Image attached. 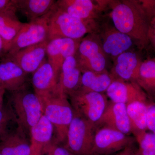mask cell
Wrapping results in <instances>:
<instances>
[{
    "instance_id": "cell-1",
    "label": "cell",
    "mask_w": 155,
    "mask_h": 155,
    "mask_svg": "<svg viewBox=\"0 0 155 155\" xmlns=\"http://www.w3.org/2000/svg\"><path fill=\"white\" fill-rule=\"evenodd\" d=\"M111 18L117 30L144 47L149 42L150 20L140 2L125 1L115 5Z\"/></svg>"
},
{
    "instance_id": "cell-2",
    "label": "cell",
    "mask_w": 155,
    "mask_h": 155,
    "mask_svg": "<svg viewBox=\"0 0 155 155\" xmlns=\"http://www.w3.org/2000/svg\"><path fill=\"white\" fill-rule=\"evenodd\" d=\"M42 106L43 115L55 128L56 143L67 140L69 125L74 117V111L67 96L59 90L38 95Z\"/></svg>"
},
{
    "instance_id": "cell-3",
    "label": "cell",
    "mask_w": 155,
    "mask_h": 155,
    "mask_svg": "<svg viewBox=\"0 0 155 155\" xmlns=\"http://www.w3.org/2000/svg\"><path fill=\"white\" fill-rule=\"evenodd\" d=\"M48 25V40L58 38L80 40L95 28L94 20H84L59 8L56 4L45 15Z\"/></svg>"
},
{
    "instance_id": "cell-4",
    "label": "cell",
    "mask_w": 155,
    "mask_h": 155,
    "mask_svg": "<svg viewBox=\"0 0 155 155\" xmlns=\"http://www.w3.org/2000/svg\"><path fill=\"white\" fill-rule=\"evenodd\" d=\"M8 104L18 126L28 133L43 115L39 97L35 92H31L25 88L12 92Z\"/></svg>"
},
{
    "instance_id": "cell-5",
    "label": "cell",
    "mask_w": 155,
    "mask_h": 155,
    "mask_svg": "<svg viewBox=\"0 0 155 155\" xmlns=\"http://www.w3.org/2000/svg\"><path fill=\"white\" fill-rule=\"evenodd\" d=\"M65 147L75 155H92L95 126L74 112Z\"/></svg>"
},
{
    "instance_id": "cell-6",
    "label": "cell",
    "mask_w": 155,
    "mask_h": 155,
    "mask_svg": "<svg viewBox=\"0 0 155 155\" xmlns=\"http://www.w3.org/2000/svg\"><path fill=\"white\" fill-rule=\"evenodd\" d=\"M69 96L74 112L95 126L107 105L105 96L81 87Z\"/></svg>"
},
{
    "instance_id": "cell-7",
    "label": "cell",
    "mask_w": 155,
    "mask_h": 155,
    "mask_svg": "<svg viewBox=\"0 0 155 155\" xmlns=\"http://www.w3.org/2000/svg\"><path fill=\"white\" fill-rule=\"evenodd\" d=\"M48 40V25L45 15L38 19L24 23L11 43L8 54L12 55L30 46Z\"/></svg>"
},
{
    "instance_id": "cell-8",
    "label": "cell",
    "mask_w": 155,
    "mask_h": 155,
    "mask_svg": "<svg viewBox=\"0 0 155 155\" xmlns=\"http://www.w3.org/2000/svg\"><path fill=\"white\" fill-rule=\"evenodd\" d=\"M134 139L129 135L106 127L95 130L92 155H107L119 152L130 146Z\"/></svg>"
},
{
    "instance_id": "cell-9",
    "label": "cell",
    "mask_w": 155,
    "mask_h": 155,
    "mask_svg": "<svg viewBox=\"0 0 155 155\" xmlns=\"http://www.w3.org/2000/svg\"><path fill=\"white\" fill-rule=\"evenodd\" d=\"M78 64L81 72L90 71L101 73L106 66L105 54L95 41L85 38L79 42L77 52Z\"/></svg>"
},
{
    "instance_id": "cell-10",
    "label": "cell",
    "mask_w": 155,
    "mask_h": 155,
    "mask_svg": "<svg viewBox=\"0 0 155 155\" xmlns=\"http://www.w3.org/2000/svg\"><path fill=\"white\" fill-rule=\"evenodd\" d=\"M79 42V40L69 38H58L49 41L47 47L48 61L52 66L58 78L64 61L67 58L75 55Z\"/></svg>"
},
{
    "instance_id": "cell-11",
    "label": "cell",
    "mask_w": 155,
    "mask_h": 155,
    "mask_svg": "<svg viewBox=\"0 0 155 155\" xmlns=\"http://www.w3.org/2000/svg\"><path fill=\"white\" fill-rule=\"evenodd\" d=\"M27 73L9 55L0 61V85L11 92L25 88Z\"/></svg>"
},
{
    "instance_id": "cell-12",
    "label": "cell",
    "mask_w": 155,
    "mask_h": 155,
    "mask_svg": "<svg viewBox=\"0 0 155 155\" xmlns=\"http://www.w3.org/2000/svg\"><path fill=\"white\" fill-rule=\"evenodd\" d=\"M97 125L111 128L129 135L131 131L126 105L112 101L108 103L104 114L95 127Z\"/></svg>"
},
{
    "instance_id": "cell-13",
    "label": "cell",
    "mask_w": 155,
    "mask_h": 155,
    "mask_svg": "<svg viewBox=\"0 0 155 155\" xmlns=\"http://www.w3.org/2000/svg\"><path fill=\"white\" fill-rule=\"evenodd\" d=\"M106 93L111 101L126 105L135 101H148L145 93L135 82L129 83L121 79L114 80L108 87Z\"/></svg>"
},
{
    "instance_id": "cell-14",
    "label": "cell",
    "mask_w": 155,
    "mask_h": 155,
    "mask_svg": "<svg viewBox=\"0 0 155 155\" xmlns=\"http://www.w3.org/2000/svg\"><path fill=\"white\" fill-rule=\"evenodd\" d=\"M48 42L47 40L9 55L27 74L33 73L45 60Z\"/></svg>"
},
{
    "instance_id": "cell-15",
    "label": "cell",
    "mask_w": 155,
    "mask_h": 155,
    "mask_svg": "<svg viewBox=\"0 0 155 155\" xmlns=\"http://www.w3.org/2000/svg\"><path fill=\"white\" fill-rule=\"evenodd\" d=\"M81 72L75 56L67 58L62 65L59 74L58 83L59 91L69 96L80 88Z\"/></svg>"
},
{
    "instance_id": "cell-16",
    "label": "cell",
    "mask_w": 155,
    "mask_h": 155,
    "mask_svg": "<svg viewBox=\"0 0 155 155\" xmlns=\"http://www.w3.org/2000/svg\"><path fill=\"white\" fill-rule=\"evenodd\" d=\"M58 77L48 61L44 62L33 73L32 84L38 95L46 94L58 90Z\"/></svg>"
},
{
    "instance_id": "cell-17",
    "label": "cell",
    "mask_w": 155,
    "mask_h": 155,
    "mask_svg": "<svg viewBox=\"0 0 155 155\" xmlns=\"http://www.w3.org/2000/svg\"><path fill=\"white\" fill-rule=\"evenodd\" d=\"M54 126L44 115L31 128L29 134L33 155H42L43 150L52 142Z\"/></svg>"
},
{
    "instance_id": "cell-18",
    "label": "cell",
    "mask_w": 155,
    "mask_h": 155,
    "mask_svg": "<svg viewBox=\"0 0 155 155\" xmlns=\"http://www.w3.org/2000/svg\"><path fill=\"white\" fill-rule=\"evenodd\" d=\"M21 127L17 128L0 142V153L2 155H33L30 141Z\"/></svg>"
},
{
    "instance_id": "cell-19",
    "label": "cell",
    "mask_w": 155,
    "mask_h": 155,
    "mask_svg": "<svg viewBox=\"0 0 155 155\" xmlns=\"http://www.w3.org/2000/svg\"><path fill=\"white\" fill-rule=\"evenodd\" d=\"M56 5L70 15L84 20H94L99 10V5L91 0H58Z\"/></svg>"
},
{
    "instance_id": "cell-20",
    "label": "cell",
    "mask_w": 155,
    "mask_h": 155,
    "mask_svg": "<svg viewBox=\"0 0 155 155\" xmlns=\"http://www.w3.org/2000/svg\"><path fill=\"white\" fill-rule=\"evenodd\" d=\"M142 62L135 53L125 52L117 57L115 72L120 79L132 80L136 82Z\"/></svg>"
},
{
    "instance_id": "cell-21",
    "label": "cell",
    "mask_w": 155,
    "mask_h": 155,
    "mask_svg": "<svg viewBox=\"0 0 155 155\" xmlns=\"http://www.w3.org/2000/svg\"><path fill=\"white\" fill-rule=\"evenodd\" d=\"M133 41L127 35L115 28L106 32L103 38L102 48L105 54L117 57L131 48Z\"/></svg>"
},
{
    "instance_id": "cell-22",
    "label": "cell",
    "mask_w": 155,
    "mask_h": 155,
    "mask_svg": "<svg viewBox=\"0 0 155 155\" xmlns=\"http://www.w3.org/2000/svg\"><path fill=\"white\" fill-rule=\"evenodd\" d=\"M17 10L21 11L29 22L48 14L55 5L54 0H15Z\"/></svg>"
},
{
    "instance_id": "cell-23",
    "label": "cell",
    "mask_w": 155,
    "mask_h": 155,
    "mask_svg": "<svg viewBox=\"0 0 155 155\" xmlns=\"http://www.w3.org/2000/svg\"><path fill=\"white\" fill-rule=\"evenodd\" d=\"M147 101H135L126 105L130 131L135 138L147 130Z\"/></svg>"
},
{
    "instance_id": "cell-24",
    "label": "cell",
    "mask_w": 155,
    "mask_h": 155,
    "mask_svg": "<svg viewBox=\"0 0 155 155\" xmlns=\"http://www.w3.org/2000/svg\"><path fill=\"white\" fill-rule=\"evenodd\" d=\"M16 12L11 11L0 13V36L8 45L10 49L11 43L24 23L19 21Z\"/></svg>"
},
{
    "instance_id": "cell-25",
    "label": "cell",
    "mask_w": 155,
    "mask_h": 155,
    "mask_svg": "<svg viewBox=\"0 0 155 155\" xmlns=\"http://www.w3.org/2000/svg\"><path fill=\"white\" fill-rule=\"evenodd\" d=\"M82 72L81 87L90 91L100 93L106 91L113 81L110 76L104 72L97 73L90 71Z\"/></svg>"
},
{
    "instance_id": "cell-26",
    "label": "cell",
    "mask_w": 155,
    "mask_h": 155,
    "mask_svg": "<svg viewBox=\"0 0 155 155\" xmlns=\"http://www.w3.org/2000/svg\"><path fill=\"white\" fill-rule=\"evenodd\" d=\"M136 82L143 91L155 98V58L142 62Z\"/></svg>"
},
{
    "instance_id": "cell-27",
    "label": "cell",
    "mask_w": 155,
    "mask_h": 155,
    "mask_svg": "<svg viewBox=\"0 0 155 155\" xmlns=\"http://www.w3.org/2000/svg\"><path fill=\"white\" fill-rule=\"evenodd\" d=\"M14 123L17 122L11 107L9 104L4 105L0 108V142L17 128L13 129L11 126Z\"/></svg>"
},
{
    "instance_id": "cell-28",
    "label": "cell",
    "mask_w": 155,
    "mask_h": 155,
    "mask_svg": "<svg viewBox=\"0 0 155 155\" xmlns=\"http://www.w3.org/2000/svg\"><path fill=\"white\" fill-rule=\"evenodd\" d=\"M135 139L139 148L134 155H155V134L146 131Z\"/></svg>"
},
{
    "instance_id": "cell-29",
    "label": "cell",
    "mask_w": 155,
    "mask_h": 155,
    "mask_svg": "<svg viewBox=\"0 0 155 155\" xmlns=\"http://www.w3.org/2000/svg\"><path fill=\"white\" fill-rule=\"evenodd\" d=\"M42 155H75L65 147L60 146L52 141L45 148Z\"/></svg>"
},
{
    "instance_id": "cell-30",
    "label": "cell",
    "mask_w": 155,
    "mask_h": 155,
    "mask_svg": "<svg viewBox=\"0 0 155 155\" xmlns=\"http://www.w3.org/2000/svg\"><path fill=\"white\" fill-rule=\"evenodd\" d=\"M147 105V129L155 134V102L148 101Z\"/></svg>"
},
{
    "instance_id": "cell-31",
    "label": "cell",
    "mask_w": 155,
    "mask_h": 155,
    "mask_svg": "<svg viewBox=\"0 0 155 155\" xmlns=\"http://www.w3.org/2000/svg\"><path fill=\"white\" fill-rule=\"evenodd\" d=\"M140 2L150 21L155 17V1H141Z\"/></svg>"
},
{
    "instance_id": "cell-32",
    "label": "cell",
    "mask_w": 155,
    "mask_h": 155,
    "mask_svg": "<svg viewBox=\"0 0 155 155\" xmlns=\"http://www.w3.org/2000/svg\"><path fill=\"white\" fill-rule=\"evenodd\" d=\"M17 11L15 0H0V13Z\"/></svg>"
},
{
    "instance_id": "cell-33",
    "label": "cell",
    "mask_w": 155,
    "mask_h": 155,
    "mask_svg": "<svg viewBox=\"0 0 155 155\" xmlns=\"http://www.w3.org/2000/svg\"><path fill=\"white\" fill-rule=\"evenodd\" d=\"M9 50L8 45L0 36V58H2L8 54Z\"/></svg>"
},
{
    "instance_id": "cell-34",
    "label": "cell",
    "mask_w": 155,
    "mask_h": 155,
    "mask_svg": "<svg viewBox=\"0 0 155 155\" xmlns=\"http://www.w3.org/2000/svg\"><path fill=\"white\" fill-rule=\"evenodd\" d=\"M135 151L134 150L131 145L125 147L115 155H134Z\"/></svg>"
},
{
    "instance_id": "cell-35",
    "label": "cell",
    "mask_w": 155,
    "mask_h": 155,
    "mask_svg": "<svg viewBox=\"0 0 155 155\" xmlns=\"http://www.w3.org/2000/svg\"><path fill=\"white\" fill-rule=\"evenodd\" d=\"M155 34V17L151 20L150 24L149 37Z\"/></svg>"
},
{
    "instance_id": "cell-36",
    "label": "cell",
    "mask_w": 155,
    "mask_h": 155,
    "mask_svg": "<svg viewBox=\"0 0 155 155\" xmlns=\"http://www.w3.org/2000/svg\"><path fill=\"white\" fill-rule=\"evenodd\" d=\"M5 90L0 85V108L2 107L3 105V101H4V96L5 94Z\"/></svg>"
},
{
    "instance_id": "cell-37",
    "label": "cell",
    "mask_w": 155,
    "mask_h": 155,
    "mask_svg": "<svg viewBox=\"0 0 155 155\" xmlns=\"http://www.w3.org/2000/svg\"><path fill=\"white\" fill-rule=\"evenodd\" d=\"M149 39L150 40L152 41L155 47V34L153 35H151V36H150Z\"/></svg>"
},
{
    "instance_id": "cell-38",
    "label": "cell",
    "mask_w": 155,
    "mask_h": 155,
    "mask_svg": "<svg viewBox=\"0 0 155 155\" xmlns=\"http://www.w3.org/2000/svg\"><path fill=\"white\" fill-rule=\"evenodd\" d=\"M0 155H2V154H1V153H0Z\"/></svg>"
}]
</instances>
